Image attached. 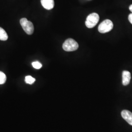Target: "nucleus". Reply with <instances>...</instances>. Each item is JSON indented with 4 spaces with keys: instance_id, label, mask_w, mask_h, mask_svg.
I'll list each match as a JSON object with an SVG mask.
<instances>
[{
    "instance_id": "nucleus-9",
    "label": "nucleus",
    "mask_w": 132,
    "mask_h": 132,
    "mask_svg": "<svg viewBox=\"0 0 132 132\" xmlns=\"http://www.w3.org/2000/svg\"><path fill=\"white\" fill-rule=\"evenodd\" d=\"M35 79L32 77L31 76H26L25 78V82L26 83L28 84H32L35 81Z\"/></svg>"
},
{
    "instance_id": "nucleus-5",
    "label": "nucleus",
    "mask_w": 132,
    "mask_h": 132,
    "mask_svg": "<svg viewBox=\"0 0 132 132\" xmlns=\"http://www.w3.org/2000/svg\"><path fill=\"white\" fill-rule=\"evenodd\" d=\"M121 116L124 120L132 126V113L128 110H123L121 112Z\"/></svg>"
},
{
    "instance_id": "nucleus-12",
    "label": "nucleus",
    "mask_w": 132,
    "mask_h": 132,
    "mask_svg": "<svg viewBox=\"0 0 132 132\" xmlns=\"http://www.w3.org/2000/svg\"><path fill=\"white\" fill-rule=\"evenodd\" d=\"M128 20L129 22L132 24V13L129 14L128 16Z\"/></svg>"
},
{
    "instance_id": "nucleus-11",
    "label": "nucleus",
    "mask_w": 132,
    "mask_h": 132,
    "mask_svg": "<svg viewBox=\"0 0 132 132\" xmlns=\"http://www.w3.org/2000/svg\"><path fill=\"white\" fill-rule=\"evenodd\" d=\"M32 65L33 68L36 69H40L42 67V64L38 61L33 62L32 63Z\"/></svg>"
},
{
    "instance_id": "nucleus-2",
    "label": "nucleus",
    "mask_w": 132,
    "mask_h": 132,
    "mask_svg": "<svg viewBox=\"0 0 132 132\" xmlns=\"http://www.w3.org/2000/svg\"><path fill=\"white\" fill-rule=\"evenodd\" d=\"M99 16L96 13H93L88 16L85 22L86 26L88 28H92L94 27L98 22Z\"/></svg>"
},
{
    "instance_id": "nucleus-4",
    "label": "nucleus",
    "mask_w": 132,
    "mask_h": 132,
    "mask_svg": "<svg viewBox=\"0 0 132 132\" xmlns=\"http://www.w3.org/2000/svg\"><path fill=\"white\" fill-rule=\"evenodd\" d=\"M113 27V22L108 19L103 21L100 24L98 30L100 33H105L111 31Z\"/></svg>"
},
{
    "instance_id": "nucleus-1",
    "label": "nucleus",
    "mask_w": 132,
    "mask_h": 132,
    "mask_svg": "<svg viewBox=\"0 0 132 132\" xmlns=\"http://www.w3.org/2000/svg\"><path fill=\"white\" fill-rule=\"evenodd\" d=\"M63 48L66 52H73L78 49L79 45L77 42L71 38L67 39L62 46Z\"/></svg>"
},
{
    "instance_id": "nucleus-10",
    "label": "nucleus",
    "mask_w": 132,
    "mask_h": 132,
    "mask_svg": "<svg viewBox=\"0 0 132 132\" xmlns=\"http://www.w3.org/2000/svg\"><path fill=\"white\" fill-rule=\"evenodd\" d=\"M6 80V76L5 73L0 71V85L4 84Z\"/></svg>"
},
{
    "instance_id": "nucleus-13",
    "label": "nucleus",
    "mask_w": 132,
    "mask_h": 132,
    "mask_svg": "<svg viewBox=\"0 0 132 132\" xmlns=\"http://www.w3.org/2000/svg\"><path fill=\"white\" fill-rule=\"evenodd\" d=\"M129 10L132 12V5H130L129 6Z\"/></svg>"
},
{
    "instance_id": "nucleus-3",
    "label": "nucleus",
    "mask_w": 132,
    "mask_h": 132,
    "mask_svg": "<svg viewBox=\"0 0 132 132\" xmlns=\"http://www.w3.org/2000/svg\"><path fill=\"white\" fill-rule=\"evenodd\" d=\"M20 24L25 32L28 35H32L34 32V26L31 22L26 18H22L20 21Z\"/></svg>"
},
{
    "instance_id": "nucleus-6",
    "label": "nucleus",
    "mask_w": 132,
    "mask_h": 132,
    "mask_svg": "<svg viewBox=\"0 0 132 132\" xmlns=\"http://www.w3.org/2000/svg\"><path fill=\"white\" fill-rule=\"evenodd\" d=\"M41 3L44 8L47 10H51L54 7V0H41Z\"/></svg>"
},
{
    "instance_id": "nucleus-7",
    "label": "nucleus",
    "mask_w": 132,
    "mask_h": 132,
    "mask_svg": "<svg viewBox=\"0 0 132 132\" xmlns=\"http://www.w3.org/2000/svg\"><path fill=\"white\" fill-rule=\"evenodd\" d=\"M131 78V73L127 71H124L122 72V84L124 86L128 85Z\"/></svg>"
},
{
    "instance_id": "nucleus-8",
    "label": "nucleus",
    "mask_w": 132,
    "mask_h": 132,
    "mask_svg": "<svg viewBox=\"0 0 132 132\" xmlns=\"http://www.w3.org/2000/svg\"><path fill=\"white\" fill-rule=\"evenodd\" d=\"M7 34L5 31V29L0 27V40L6 41L8 39Z\"/></svg>"
}]
</instances>
